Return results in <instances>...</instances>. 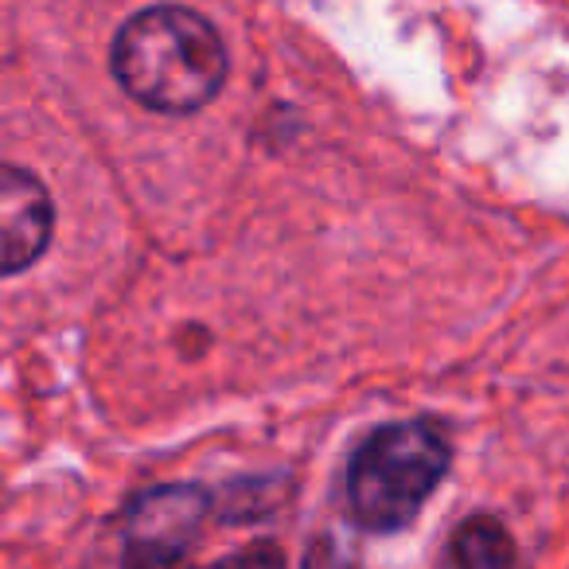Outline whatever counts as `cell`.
I'll use <instances>...</instances> for the list:
<instances>
[{"instance_id": "6da1fadb", "label": "cell", "mask_w": 569, "mask_h": 569, "mask_svg": "<svg viewBox=\"0 0 569 569\" xmlns=\"http://www.w3.org/2000/svg\"><path fill=\"white\" fill-rule=\"evenodd\" d=\"M110 63L121 90L157 113H196L227 79L219 32L183 4H157L126 20Z\"/></svg>"}, {"instance_id": "7a4b0ae2", "label": "cell", "mask_w": 569, "mask_h": 569, "mask_svg": "<svg viewBox=\"0 0 569 569\" xmlns=\"http://www.w3.org/2000/svg\"><path fill=\"white\" fill-rule=\"evenodd\" d=\"M449 472V441L429 421H395L367 437L348 468L351 519L367 530H398L421 511Z\"/></svg>"}, {"instance_id": "3957f363", "label": "cell", "mask_w": 569, "mask_h": 569, "mask_svg": "<svg viewBox=\"0 0 569 569\" xmlns=\"http://www.w3.org/2000/svg\"><path fill=\"white\" fill-rule=\"evenodd\" d=\"M211 515V496L196 483L149 488L126 507V569H191L188 546Z\"/></svg>"}, {"instance_id": "277c9868", "label": "cell", "mask_w": 569, "mask_h": 569, "mask_svg": "<svg viewBox=\"0 0 569 569\" xmlns=\"http://www.w3.org/2000/svg\"><path fill=\"white\" fill-rule=\"evenodd\" d=\"M0 230H4V273L28 269L51 242V199L48 188L24 172L20 164H9L0 172Z\"/></svg>"}, {"instance_id": "5b68a950", "label": "cell", "mask_w": 569, "mask_h": 569, "mask_svg": "<svg viewBox=\"0 0 569 569\" xmlns=\"http://www.w3.org/2000/svg\"><path fill=\"white\" fill-rule=\"evenodd\" d=\"M515 538L491 515L460 522L452 535V566L457 569H515Z\"/></svg>"}, {"instance_id": "8992f818", "label": "cell", "mask_w": 569, "mask_h": 569, "mask_svg": "<svg viewBox=\"0 0 569 569\" xmlns=\"http://www.w3.org/2000/svg\"><path fill=\"white\" fill-rule=\"evenodd\" d=\"M207 569H284V553L269 542H258V546H246V550L230 553V558L214 561Z\"/></svg>"}]
</instances>
